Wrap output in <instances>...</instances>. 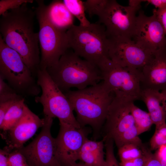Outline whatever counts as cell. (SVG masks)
<instances>
[{
	"label": "cell",
	"instance_id": "cell-8",
	"mask_svg": "<svg viewBox=\"0 0 166 166\" xmlns=\"http://www.w3.org/2000/svg\"><path fill=\"white\" fill-rule=\"evenodd\" d=\"M102 81L115 95L140 100L141 71L123 67L109 58L105 59L98 66Z\"/></svg>",
	"mask_w": 166,
	"mask_h": 166
},
{
	"label": "cell",
	"instance_id": "cell-21",
	"mask_svg": "<svg viewBox=\"0 0 166 166\" xmlns=\"http://www.w3.org/2000/svg\"><path fill=\"white\" fill-rule=\"evenodd\" d=\"M130 108L138 135L148 130L153 124L148 113L137 107L134 105V102L131 103Z\"/></svg>",
	"mask_w": 166,
	"mask_h": 166
},
{
	"label": "cell",
	"instance_id": "cell-34",
	"mask_svg": "<svg viewBox=\"0 0 166 166\" xmlns=\"http://www.w3.org/2000/svg\"><path fill=\"white\" fill-rule=\"evenodd\" d=\"M11 150L7 146L0 150V166H8V156Z\"/></svg>",
	"mask_w": 166,
	"mask_h": 166
},
{
	"label": "cell",
	"instance_id": "cell-4",
	"mask_svg": "<svg viewBox=\"0 0 166 166\" xmlns=\"http://www.w3.org/2000/svg\"><path fill=\"white\" fill-rule=\"evenodd\" d=\"M66 34L69 48L81 57L98 66L109 58V38L105 27L98 22L87 26L74 25Z\"/></svg>",
	"mask_w": 166,
	"mask_h": 166
},
{
	"label": "cell",
	"instance_id": "cell-16",
	"mask_svg": "<svg viewBox=\"0 0 166 166\" xmlns=\"http://www.w3.org/2000/svg\"><path fill=\"white\" fill-rule=\"evenodd\" d=\"M140 85L141 89L159 91L166 90V50L154 53L142 68Z\"/></svg>",
	"mask_w": 166,
	"mask_h": 166
},
{
	"label": "cell",
	"instance_id": "cell-26",
	"mask_svg": "<svg viewBox=\"0 0 166 166\" xmlns=\"http://www.w3.org/2000/svg\"><path fill=\"white\" fill-rule=\"evenodd\" d=\"M23 97L0 77V102L11 100H20Z\"/></svg>",
	"mask_w": 166,
	"mask_h": 166
},
{
	"label": "cell",
	"instance_id": "cell-25",
	"mask_svg": "<svg viewBox=\"0 0 166 166\" xmlns=\"http://www.w3.org/2000/svg\"><path fill=\"white\" fill-rule=\"evenodd\" d=\"M109 0H87L83 2L85 12L90 17L98 16L103 10Z\"/></svg>",
	"mask_w": 166,
	"mask_h": 166
},
{
	"label": "cell",
	"instance_id": "cell-19",
	"mask_svg": "<svg viewBox=\"0 0 166 166\" xmlns=\"http://www.w3.org/2000/svg\"><path fill=\"white\" fill-rule=\"evenodd\" d=\"M104 141L92 140L87 139L80 152L78 160L90 166H104Z\"/></svg>",
	"mask_w": 166,
	"mask_h": 166
},
{
	"label": "cell",
	"instance_id": "cell-20",
	"mask_svg": "<svg viewBox=\"0 0 166 166\" xmlns=\"http://www.w3.org/2000/svg\"><path fill=\"white\" fill-rule=\"evenodd\" d=\"M25 99L23 98L14 103L6 113L0 129L3 132L8 131L13 127L20 120L22 116L24 106Z\"/></svg>",
	"mask_w": 166,
	"mask_h": 166
},
{
	"label": "cell",
	"instance_id": "cell-37",
	"mask_svg": "<svg viewBox=\"0 0 166 166\" xmlns=\"http://www.w3.org/2000/svg\"><path fill=\"white\" fill-rule=\"evenodd\" d=\"M144 0H129L128 1V6L139 10L140 7V4Z\"/></svg>",
	"mask_w": 166,
	"mask_h": 166
},
{
	"label": "cell",
	"instance_id": "cell-2",
	"mask_svg": "<svg viewBox=\"0 0 166 166\" xmlns=\"http://www.w3.org/2000/svg\"><path fill=\"white\" fill-rule=\"evenodd\" d=\"M65 93L81 126L89 125L95 132H98L105 123L114 93L102 81L83 89Z\"/></svg>",
	"mask_w": 166,
	"mask_h": 166
},
{
	"label": "cell",
	"instance_id": "cell-27",
	"mask_svg": "<svg viewBox=\"0 0 166 166\" xmlns=\"http://www.w3.org/2000/svg\"><path fill=\"white\" fill-rule=\"evenodd\" d=\"M106 150V158L104 166H120L115 157L114 152V141L111 139L104 141Z\"/></svg>",
	"mask_w": 166,
	"mask_h": 166
},
{
	"label": "cell",
	"instance_id": "cell-3",
	"mask_svg": "<svg viewBox=\"0 0 166 166\" xmlns=\"http://www.w3.org/2000/svg\"><path fill=\"white\" fill-rule=\"evenodd\" d=\"M46 69L63 92L72 88L83 89L102 81L101 71L98 66L82 59L69 49L56 64Z\"/></svg>",
	"mask_w": 166,
	"mask_h": 166
},
{
	"label": "cell",
	"instance_id": "cell-29",
	"mask_svg": "<svg viewBox=\"0 0 166 166\" xmlns=\"http://www.w3.org/2000/svg\"><path fill=\"white\" fill-rule=\"evenodd\" d=\"M8 166H30L24 156L18 149L10 152L8 156Z\"/></svg>",
	"mask_w": 166,
	"mask_h": 166
},
{
	"label": "cell",
	"instance_id": "cell-14",
	"mask_svg": "<svg viewBox=\"0 0 166 166\" xmlns=\"http://www.w3.org/2000/svg\"><path fill=\"white\" fill-rule=\"evenodd\" d=\"M56 138L57 156L61 166H71L78 160L81 149L89 132L85 127L76 128L59 124Z\"/></svg>",
	"mask_w": 166,
	"mask_h": 166
},
{
	"label": "cell",
	"instance_id": "cell-18",
	"mask_svg": "<svg viewBox=\"0 0 166 166\" xmlns=\"http://www.w3.org/2000/svg\"><path fill=\"white\" fill-rule=\"evenodd\" d=\"M140 100L145 104L153 124L166 122V112L163 105V97L160 91L141 89Z\"/></svg>",
	"mask_w": 166,
	"mask_h": 166
},
{
	"label": "cell",
	"instance_id": "cell-12",
	"mask_svg": "<svg viewBox=\"0 0 166 166\" xmlns=\"http://www.w3.org/2000/svg\"><path fill=\"white\" fill-rule=\"evenodd\" d=\"M132 39L142 48L154 54L166 50V35L155 12L150 16L139 12Z\"/></svg>",
	"mask_w": 166,
	"mask_h": 166
},
{
	"label": "cell",
	"instance_id": "cell-28",
	"mask_svg": "<svg viewBox=\"0 0 166 166\" xmlns=\"http://www.w3.org/2000/svg\"><path fill=\"white\" fill-rule=\"evenodd\" d=\"M33 2L32 0H1L0 15H1L7 11L18 8L24 4Z\"/></svg>",
	"mask_w": 166,
	"mask_h": 166
},
{
	"label": "cell",
	"instance_id": "cell-33",
	"mask_svg": "<svg viewBox=\"0 0 166 166\" xmlns=\"http://www.w3.org/2000/svg\"><path fill=\"white\" fill-rule=\"evenodd\" d=\"M161 23L166 35V8L154 9L153 10Z\"/></svg>",
	"mask_w": 166,
	"mask_h": 166
},
{
	"label": "cell",
	"instance_id": "cell-38",
	"mask_svg": "<svg viewBox=\"0 0 166 166\" xmlns=\"http://www.w3.org/2000/svg\"><path fill=\"white\" fill-rule=\"evenodd\" d=\"M163 96V105L166 112V90L161 91Z\"/></svg>",
	"mask_w": 166,
	"mask_h": 166
},
{
	"label": "cell",
	"instance_id": "cell-23",
	"mask_svg": "<svg viewBox=\"0 0 166 166\" xmlns=\"http://www.w3.org/2000/svg\"><path fill=\"white\" fill-rule=\"evenodd\" d=\"M63 1L69 11L77 18L83 26H89L91 24L85 15L83 2L80 0H64Z\"/></svg>",
	"mask_w": 166,
	"mask_h": 166
},
{
	"label": "cell",
	"instance_id": "cell-15",
	"mask_svg": "<svg viewBox=\"0 0 166 166\" xmlns=\"http://www.w3.org/2000/svg\"><path fill=\"white\" fill-rule=\"evenodd\" d=\"M44 123V118H40L25 104L21 119L11 128L3 132L2 136L11 150L18 149L23 146Z\"/></svg>",
	"mask_w": 166,
	"mask_h": 166
},
{
	"label": "cell",
	"instance_id": "cell-35",
	"mask_svg": "<svg viewBox=\"0 0 166 166\" xmlns=\"http://www.w3.org/2000/svg\"><path fill=\"white\" fill-rule=\"evenodd\" d=\"M145 166H161L155 153H150Z\"/></svg>",
	"mask_w": 166,
	"mask_h": 166
},
{
	"label": "cell",
	"instance_id": "cell-5",
	"mask_svg": "<svg viewBox=\"0 0 166 166\" xmlns=\"http://www.w3.org/2000/svg\"><path fill=\"white\" fill-rule=\"evenodd\" d=\"M0 77L23 97H35L42 91L36 77L20 55L8 46L0 36Z\"/></svg>",
	"mask_w": 166,
	"mask_h": 166
},
{
	"label": "cell",
	"instance_id": "cell-31",
	"mask_svg": "<svg viewBox=\"0 0 166 166\" xmlns=\"http://www.w3.org/2000/svg\"><path fill=\"white\" fill-rule=\"evenodd\" d=\"M21 99L11 100L0 102V125L2 124L6 113L10 107L15 102Z\"/></svg>",
	"mask_w": 166,
	"mask_h": 166
},
{
	"label": "cell",
	"instance_id": "cell-39",
	"mask_svg": "<svg viewBox=\"0 0 166 166\" xmlns=\"http://www.w3.org/2000/svg\"><path fill=\"white\" fill-rule=\"evenodd\" d=\"M71 166H90L85 163L82 161L79 162H75Z\"/></svg>",
	"mask_w": 166,
	"mask_h": 166
},
{
	"label": "cell",
	"instance_id": "cell-11",
	"mask_svg": "<svg viewBox=\"0 0 166 166\" xmlns=\"http://www.w3.org/2000/svg\"><path fill=\"white\" fill-rule=\"evenodd\" d=\"M138 10L121 5L115 0H109L98 16L99 22L105 28L109 38L123 37L132 39Z\"/></svg>",
	"mask_w": 166,
	"mask_h": 166
},
{
	"label": "cell",
	"instance_id": "cell-9",
	"mask_svg": "<svg viewBox=\"0 0 166 166\" xmlns=\"http://www.w3.org/2000/svg\"><path fill=\"white\" fill-rule=\"evenodd\" d=\"M134 101L126 97L115 95L103 126L104 141L112 139L118 148L123 145L129 131L136 127L130 108L131 103Z\"/></svg>",
	"mask_w": 166,
	"mask_h": 166
},
{
	"label": "cell",
	"instance_id": "cell-32",
	"mask_svg": "<svg viewBox=\"0 0 166 166\" xmlns=\"http://www.w3.org/2000/svg\"><path fill=\"white\" fill-rule=\"evenodd\" d=\"M161 166H166V144L160 147L154 153Z\"/></svg>",
	"mask_w": 166,
	"mask_h": 166
},
{
	"label": "cell",
	"instance_id": "cell-36",
	"mask_svg": "<svg viewBox=\"0 0 166 166\" xmlns=\"http://www.w3.org/2000/svg\"><path fill=\"white\" fill-rule=\"evenodd\" d=\"M144 1L152 5L157 9L166 8V0H147Z\"/></svg>",
	"mask_w": 166,
	"mask_h": 166
},
{
	"label": "cell",
	"instance_id": "cell-24",
	"mask_svg": "<svg viewBox=\"0 0 166 166\" xmlns=\"http://www.w3.org/2000/svg\"><path fill=\"white\" fill-rule=\"evenodd\" d=\"M166 144V123L165 122L156 126L154 133L150 141V150H157Z\"/></svg>",
	"mask_w": 166,
	"mask_h": 166
},
{
	"label": "cell",
	"instance_id": "cell-1",
	"mask_svg": "<svg viewBox=\"0 0 166 166\" xmlns=\"http://www.w3.org/2000/svg\"><path fill=\"white\" fill-rule=\"evenodd\" d=\"M27 4L1 15L0 36L8 46L20 55L36 77L40 63L38 34L34 30L35 11Z\"/></svg>",
	"mask_w": 166,
	"mask_h": 166
},
{
	"label": "cell",
	"instance_id": "cell-30",
	"mask_svg": "<svg viewBox=\"0 0 166 166\" xmlns=\"http://www.w3.org/2000/svg\"><path fill=\"white\" fill-rule=\"evenodd\" d=\"M151 152L148 149L145 153L141 156L128 161H121L120 166H145Z\"/></svg>",
	"mask_w": 166,
	"mask_h": 166
},
{
	"label": "cell",
	"instance_id": "cell-10",
	"mask_svg": "<svg viewBox=\"0 0 166 166\" xmlns=\"http://www.w3.org/2000/svg\"><path fill=\"white\" fill-rule=\"evenodd\" d=\"M42 130L28 145L18 149L30 166H61L57 158L56 138L51 133L53 119L44 117Z\"/></svg>",
	"mask_w": 166,
	"mask_h": 166
},
{
	"label": "cell",
	"instance_id": "cell-17",
	"mask_svg": "<svg viewBox=\"0 0 166 166\" xmlns=\"http://www.w3.org/2000/svg\"><path fill=\"white\" fill-rule=\"evenodd\" d=\"M46 14L51 24L58 30L66 32L74 24V16L63 1L53 0L46 6Z\"/></svg>",
	"mask_w": 166,
	"mask_h": 166
},
{
	"label": "cell",
	"instance_id": "cell-22",
	"mask_svg": "<svg viewBox=\"0 0 166 166\" xmlns=\"http://www.w3.org/2000/svg\"><path fill=\"white\" fill-rule=\"evenodd\" d=\"M148 149L142 144L128 143L118 148V154L121 161H124L141 156Z\"/></svg>",
	"mask_w": 166,
	"mask_h": 166
},
{
	"label": "cell",
	"instance_id": "cell-7",
	"mask_svg": "<svg viewBox=\"0 0 166 166\" xmlns=\"http://www.w3.org/2000/svg\"><path fill=\"white\" fill-rule=\"evenodd\" d=\"M35 11L39 25V42L40 50V68L46 69L56 64L69 48L66 32L61 31L49 22L46 6L43 0L36 1Z\"/></svg>",
	"mask_w": 166,
	"mask_h": 166
},
{
	"label": "cell",
	"instance_id": "cell-13",
	"mask_svg": "<svg viewBox=\"0 0 166 166\" xmlns=\"http://www.w3.org/2000/svg\"><path fill=\"white\" fill-rule=\"evenodd\" d=\"M109 38V57L123 67L141 71L154 55L140 47L130 38L123 37Z\"/></svg>",
	"mask_w": 166,
	"mask_h": 166
},
{
	"label": "cell",
	"instance_id": "cell-6",
	"mask_svg": "<svg viewBox=\"0 0 166 166\" xmlns=\"http://www.w3.org/2000/svg\"><path fill=\"white\" fill-rule=\"evenodd\" d=\"M36 78L42 93L40 96L35 97V100L42 105L44 117H57L59 124L76 128L81 127L74 115L69 100L52 80L46 69H39Z\"/></svg>",
	"mask_w": 166,
	"mask_h": 166
}]
</instances>
